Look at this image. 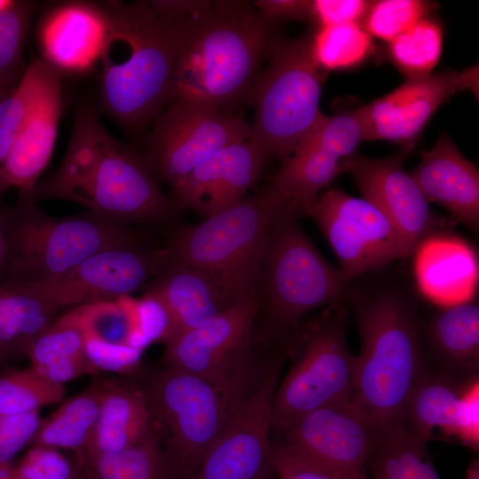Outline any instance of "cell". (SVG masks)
Masks as SVG:
<instances>
[{
    "mask_svg": "<svg viewBox=\"0 0 479 479\" xmlns=\"http://www.w3.org/2000/svg\"><path fill=\"white\" fill-rule=\"evenodd\" d=\"M27 197L70 201L125 225L166 224L179 210L161 191L144 156L115 139L90 106L76 110L59 167Z\"/></svg>",
    "mask_w": 479,
    "mask_h": 479,
    "instance_id": "6da1fadb",
    "label": "cell"
},
{
    "mask_svg": "<svg viewBox=\"0 0 479 479\" xmlns=\"http://www.w3.org/2000/svg\"><path fill=\"white\" fill-rule=\"evenodd\" d=\"M345 302L356 318L355 397L379 436L402 425L407 401L429 368L423 326L404 292L390 284L349 285Z\"/></svg>",
    "mask_w": 479,
    "mask_h": 479,
    "instance_id": "7a4b0ae2",
    "label": "cell"
},
{
    "mask_svg": "<svg viewBox=\"0 0 479 479\" xmlns=\"http://www.w3.org/2000/svg\"><path fill=\"white\" fill-rule=\"evenodd\" d=\"M107 34L100 57V100L120 124L137 130L170 102L186 22L161 18L148 1L100 3Z\"/></svg>",
    "mask_w": 479,
    "mask_h": 479,
    "instance_id": "3957f363",
    "label": "cell"
},
{
    "mask_svg": "<svg viewBox=\"0 0 479 479\" xmlns=\"http://www.w3.org/2000/svg\"><path fill=\"white\" fill-rule=\"evenodd\" d=\"M278 38L246 1H212L182 35L171 98L219 108L249 96Z\"/></svg>",
    "mask_w": 479,
    "mask_h": 479,
    "instance_id": "277c9868",
    "label": "cell"
},
{
    "mask_svg": "<svg viewBox=\"0 0 479 479\" xmlns=\"http://www.w3.org/2000/svg\"><path fill=\"white\" fill-rule=\"evenodd\" d=\"M4 255L0 280L42 285L59 279L97 252L138 241L129 225L92 213L56 217L19 195L0 211Z\"/></svg>",
    "mask_w": 479,
    "mask_h": 479,
    "instance_id": "5b68a950",
    "label": "cell"
},
{
    "mask_svg": "<svg viewBox=\"0 0 479 479\" xmlns=\"http://www.w3.org/2000/svg\"><path fill=\"white\" fill-rule=\"evenodd\" d=\"M301 216L299 208L287 203L274 220L255 289L256 313L262 311L270 334L281 341L292 337L310 313L345 302L349 285L304 232Z\"/></svg>",
    "mask_w": 479,
    "mask_h": 479,
    "instance_id": "8992f818",
    "label": "cell"
},
{
    "mask_svg": "<svg viewBox=\"0 0 479 479\" xmlns=\"http://www.w3.org/2000/svg\"><path fill=\"white\" fill-rule=\"evenodd\" d=\"M289 203L271 187L177 230L166 246L172 256L208 276L235 302L255 295L266 237Z\"/></svg>",
    "mask_w": 479,
    "mask_h": 479,
    "instance_id": "52a82bcc",
    "label": "cell"
},
{
    "mask_svg": "<svg viewBox=\"0 0 479 479\" xmlns=\"http://www.w3.org/2000/svg\"><path fill=\"white\" fill-rule=\"evenodd\" d=\"M150 433L177 479H192L247 389L237 392L166 367L142 386Z\"/></svg>",
    "mask_w": 479,
    "mask_h": 479,
    "instance_id": "ba28073f",
    "label": "cell"
},
{
    "mask_svg": "<svg viewBox=\"0 0 479 479\" xmlns=\"http://www.w3.org/2000/svg\"><path fill=\"white\" fill-rule=\"evenodd\" d=\"M310 38L278 39L249 94L255 108L249 138L266 159L290 155L325 115L319 101L327 72L315 62Z\"/></svg>",
    "mask_w": 479,
    "mask_h": 479,
    "instance_id": "9c48e42d",
    "label": "cell"
},
{
    "mask_svg": "<svg viewBox=\"0 0 479 479\" xmlns=\"http://www.w3.org/2000/svg\"><path fill=\"white\" fill-rule=\"evenodd\" d=\"M349 310L332 304L296 334L294 360L278 384L271 431L319 407L355 397L356 356L347 338Z\"/></svg>",
    "mask_w": 479,
    "mask_h": 479,
    "instance_id": "30bf717a",
    "label": "cell"
},
{
    "mask_svg": "<svg viewBox=\"0 0 479 479\" xmlns=\"http://www.w3.org/2000/svg\"><path fill=\"white\" fill-rule=\"evenodd\" d=\"M290 348L255 371L245 395L192 479H270L273 397Z\"/></svg>",
    "mask_w": 479,
    "mask_h": 479,
    "instance_id": "8fae6325",
    "label": "cell"
},
{
    "mask_svg": "<svg viewBox=\"0 0 479 479\" xmlns=\"http://www.w3.org/2000/svg\"><path fill=\"white\" fill-rule=\"evenodd\" d=\"M311 217L334 251L346 283L411 255L392 223L372 203L341 189H327L302 210Z\"/></svg>",
    "mask_w": 479,
    "mask_h": 479,
    "instance_id": "7c38bea8",
    "label": "cell"
},
{
    "mask_svg": "<svg viewBox=\"0 0 479 479\" xmlns=\"http://www.w3.org/2000/svg\"><path fill=\"white\" fill-rule=\"evenodd\" d=\"M272 440L294 457L342 479H369L379 439L374 423L355 397L309 412L275 431Z\"/></svg>",
    "mask_w": 479,
    "mask_h": 479,
    "instance_id": "4fadbf2b",
    "label": "cell"
},
{
    "mask_svg": "<svg viewBox=\"0 0 479 479\" xmlns=\"http://www.w3.org/2000/svg\"><path fill=\"white\" fill-rule=\"evenodd\" d=\"M256 296L251 295L208 323L164 343L162 364L242 392L255 373L252 357Z\"/></svg>",
    "mask_w": 479,
    "mask_h": 479,
    "instance_id": "5bb4252c",
    "label": "cell"
},
{
    "mask_svg": "<svg viewBox=\"0 0 479 479\" xmlns=\"http://www.w3.org/2000/svg\"><path fill=\"white\" fill-rule=\"evenodd\" d=\"M250 136L251 125L222 108L174 99L158 115L144 158L156 179L172 186L215 152Z\"/></svg>",
    "mask_w": 479,
    "mask_h": 479,
    "instance_id": "9a60e30c",
    "label": "cell"
},
{
    "mask_svg": "<svg viewBox=\"0 0 479 479\" xmlns=\"http://www.w3.org/2000/svg\"><path fill=\"white\" fill-rule=\"evenodd\" d=\"M171 259L167 247L148 248L139 240L123 243L97 252L59 279L27 286L58 310L112 302L145 288Z\"/></svg>",
    "mask_w": 479,
    "mask_h": 479,
    "instance_id": "2e32d148",
    "label": "cell"
},
{
    "mask_svg": "<svg viewBox=\"0 0 479 479\" xmlns=\"http://www.w3.org/2000/svg\"><path fill=\"white\" fill-rule=\"evenodd\" d=\"M365 141L359 107L324 115L295 150L282 159L271 187L287 202L302 208L344 173L347 160Z\"/></svg>",
    "mask_w": 479,
    "mask_h": 479,
    "instance_id": "e0dca14e",
    "label": "cell"
},
{
    "mask_svg": "<svg viewBox=\"0 0 479 479\" xmlns=\"http://www.w3.org/2000/svg\"><path fill=\"white\" fill-rule=\"evenodd\" d=\"M478 67L409 78L373 102L359 106L365 140H386L411 152L436 111L452 95H478Z\"/></svg>",
    "mask_w": 479,
    "mask_h": 479,
    "instance_id": "ac0fdd59",
    "label": "cell"
},
{
    "mask_svg": "<svg viewBox=\"0 0 479 479\" xmlns=\"http://www.w3.org/2000/svg\"><path fill=\"white\" fill-rule=\"evenodd\" d=\"M409 152L373 159L354 154L344 164L362 198L375 206L396 227L411 254L426 236L445 228L410 173L404 169Z\"/></svg>",
    "mask_w": 479,
    "mask_h": 479,
    "instance_id": "d6986e66",
    "label": "cell"
},
{
    "mask_svg": "<svg viewBox=\"0 0 479 479\" xmlns=\"http://www.w3.org/2000/svg\"><path fill=\"white\" fill-rule=\"evenodd\" d=\"M266 160L250 138L230 144L173 185L170 199L178 209L210 216L244 198Z\"/></svg>",
    "mask_w": 479,
    "mask_h": 479,
    "instance_id": "ffe728a7",
    "label": "cell"
},
{
    "mask_svg": "<svg viewBox=\"0 0 479 479\" xmlns=\"http://www.w3.org/2000/svg\"><path fill=\"white\" fill-rule=\"evenodd\" d=\"M61 75L43 60L37 92L0 175V195L15 187L28 196L49 165L61 114Z\"/></svg>",
    "mask_w": 479,
    "mask_h": 479,
    "instance_id": "44dd1931",
    "label": "cell"
},
{
    "mask_svg": "<svg viewBox=\"0 0 479 479\" xmlns=\"http://www.w3.org/2000/svg\"><path fill=\"white\" fill-rule=\"evenodd\" d=\"M106 34L107 18L101 4H58L39 24L41 59L61 74H87L99 64Z\"/></svg>",
    "mask_w": 479,
    "mask_h": 479,
    "instance_id": "7402d4cb",
    "label": "cell"
},
{
    "mask_svg": "<svg viewBox=\"0 0 479 479\" xmlns=\"http://www.w3.org/2000/svg\"><path fill=\"white\" fill-rule=\"evenodd\" d=\"M412 271L420 294L438 307L476 297L478 255L466 240L446 228L423 238L413 248Z\"/></svg>",
    "mask_w": 479,
    "mask_h": 479,
    "instance_id": "603a6c76",
    "label": "cell"
},
{
    "mask_svg": "<svg viewBox=\"0 0 479 479\" xmlns=\"http://www.w3.org/2000/svg\"><path fill=\"white\" fill-rule=\"evenodd\" d=\"M428 202H435L473 232L479 229V172L452 140L443 134L422 152L410 173Z\"/></svg>",
    "mask_w": 479,
    "mask_h": 479,
    "instance_id": "cb8c5ba5",
    "label": "cell"
},
{
    "mask_svg": "<svg viewBox=\"0 0 479 479\" xmlns=\"http://www.w3.org/2000/svg\"><path fill=\"white\" fill-rule=\"evenodd\" d=\"M145 290L159 298L169 313L170 334L164 343L238 303L208 276L173 256Z\"/></svg>",
    "mask_w": 479,
    "mask_h": 479,
    "instance_id": "d4e9b609",
    "label": "cell"
},
{
    "mask_svg": "<svg viewBox=\"0 0 479 479\" xmlns=\"http://www.w3.org/2000/svg\"><path fill=\"white\" fill-rule=\"evenodd\" d=\"M150 434V414L142 386L121 379L104 380L98 420L90 441L77 461L120 452Z\"/></svg>",
    "mask_w": 479,
    "mask_h": 479,
    "instance_id": "484cf974",
    "label": "cell"
},
{
    "mask_svg": "<svg viewBox=\"0 0 479 479\" xmlns=\"http://www.w3.org/2000/svg\"><path fill=\"white\" fill-rule=\"evenodd\" d=\"M423 335L441 370L461 380L478 376L477 296L459 304L439 307L423 327Z\"/></svg>",
    "mask_w": 479,
    "mask_h": 479,
    "instance_id": "4316f807",
    "label": "cell"
},
{
    "mask_svg": "<svg viewBox=\"0 0 479 479\" xmlns=\"http://www.w3.org/2000/svg\"><path fill=\"white\" fill-rule=\"evenodd\" d=\"M58 310L30 287L0 280V363L27 357Z\"/></svg>",
    "mask_w": 479,
    "mask_h": 479,
    "instance_id": "83f0119b",
    "label": "cell"
},
{
    "mask_svg": "<svg viewBox=\"0 0 479 479\" xmlns=\"http://www.w3.org/2000/svg\"><path fill=\"white\" fill-rule=\"evenodd\" d=\"M469 380L429 367L407 401L402 426L427 444L434 439L436 429L452 437L458 402Z\"/></svg>",
    "mask_w": 479,
    "mask_h": 479,
    "instance_id": "f1b7e54d",
    "label": "cell"
},
{
    "mask_svg": "<svg viewBox=\"0 0 479 479\" xmlns=\"http://www.w3.org/2000/svg\"><path fill=\"white\" fill-rule=\"evenodd\" d=\"M103 390L104 380H98L64 399L54 412L41 419L29 446L68 451L78 461L90 441Z\"/></svg>",
    "mask_w": 479,
    "mask_h": 479,
    "instance_id": "f546056e",
    "label": "cell"
},
{
    "mask_svg": "<svg viewBox=\"0 0 479 479\" xmlns=\"http://www.w3.org/2000/svg\"><path fill=\"white\" fill-rule=\"evenodd\" d=\"M310 50L317 65L328 73L360 65L372 52L373 40L357 23L329 26L311 35Z\"/></svg>",
    "mask_w": 479,
    "mask_h": 479,
    "instance_id": "4dcf8cb0",
    "label": "cell"
},
{
    "mask_svg": "<svg viewBox=\"0 0 479 479\" xmlns=\"http://www.w3.org/2000/svg\"><path fill=\"white\" fill-rule=\"evenodd\" d=\"M65 385L51 383L32 367L0 373V414L20 415L39 412L65 399Z\"/></svg>",
    "mask_w": 479,
    "mask_h": 479,
    "instance_id": "1f68e13d",
    "label": "cell"
},
{
    "mask_svg": "<svg viewBox=\"0 0 479 479\" xmlns=\"http://www.w3.org/2000/svg\"><path fill=\"white\" fill-rule=\"evenodd\" d=\"M389 43V55L409 78L430 75L441 57L443 32L428 17Z\"/></svg>",
    "mask_w": 479,
    "mask_h": 479,
    "instance_id": "d6a6232c",
    "label": "cell"
},
{
    "mask_svg": "<svg viewBox=\"0 0 479 479\" xmlns=\"http://www.w3.org/2000/svg\"><path fill=\"white\" fill-rule=\"evenodd\" d=\"M85 332L75 307L57 318L34 342L27 357L33 368L59 365L85 357Z\"/></svg>",
    "mask_w": 479,
    "mask_h": 479,
    "instance_id": "836d02e7",
    "label": "cell"
},
{
    "mask_svg": "<svg viewBox=\"0 0 479 479\" xmlns=\"http://www.w3.org/2000/svg\"><path fill=\"white\" fill-rule=\"evenodd\" d=\"M35 3L14 1L0 13V86L12 89L23 77L24 45Z\"/></svg>",
    "mask_w": 479,
    "mask_h": 479,
    "instance_id": "e575fe53",
    "label": "cell"
},
{
    "mask_svg": "<svg viewBox=\"0 0 479 479\" xmlns=\"http://www.w3.org/2000/svg\"><path fill=\"white\" fill-rule=\"evenodd\" d=\"M43 60L34 59L20 82L0 100V175L40 83Z\"/></svg>",
    "mask_w": 479,
    "mask_h": 479,
    "instance_id": "d590c367",
    "label": "cell"
},
{
    "mask_svg": "<svg viewBox=\"0 0 479 479\" xmlns=\"http://www.w3.org/2000/svg\"><path fill=\"white\" fill-rule=\"evenodd\" d=\"M434 4L420 0H381L370 4L364 28L372 36L390 42L428 17Z\"/></svg>",
    "mask_w": 479,
    "mask_h": 479,
    "instance_id": "8d00e7d4",
    "label": "cell"
},
{
    "mask_svg": "<svg viewBox=\"0 0 479 479\" xmlns=\"http://www.w3.org/2000/svg\"><path fill=\"white\" fill-rule=\"evenodd\" d=\"M134 299L124 297L77 306L85 332L114 344H127L134 327Z\"/></svg>",
    "mask_w": 479,
    "mask_h": 479,
    "instance_id": "74e56055",
    "label": "cell"
},
{
    "mask_svg": "<svg viewBox=\"0 0 479 479\" xmlns=\"http://www.w3.org/2000/svg\"><path fill=\"white\" fill-rule=\"evenodd\" d=\"M12 467L17 479H83L74 456L43 446H29Z\"/></svg>",
    "mask_w": 479,
    "mask_h": 479,
    "instance_id": "f35d334b",
    "label": "cell"
},
{
    "mask_svg": "<svg viewBox=\"0 0 479 479\" xmlns=\"http://www.w3.org/2000/svg\"><path fill=\"white\" fill-rule=\"evenodd\" d=\"M141 353L127 344L109 343L85 332L84 354L97 373L130 374L138 367Z\"/></svg>",
    "mask_w": 479,
    "mask_h": 479,
    "instance_id": "ab89813d",
    "label": "cell"
},
{
    "mask_svg": "<svg viewBox=\"0 0 479 479\" xmlns=\"http://www.w3.org/2000/svg\"><path fill=\"white\" fill-rule=\"evenodd\" d=\"M39 412L20 415L0 414V464L12 465L26 446H29L41 421Z\"/></svg>",
    "mask_w": 479,
    "mask_h": 479,
    "instance_id": "60d3db41",
    "label": "cell"
},
{
    "mask_svg": "<svg viewBox=\"0 0 479 479\" xmlns=\"http://www.w3.org/2000/svg\"><path fill=\"white\" fill-rule=\"evenodd\" d=\"M452 436L465 446L478 452L479 448V380L466 383L456 409Z\"/></svg>",
    "mask_w": 479,
    "mask_h": 479,
    "instance_id": "b9f144b4",
    "label": "cell"
},
{
    "mask_svg": "<svg viewBox=\"0 0 479 479\" xmlns=\"http://www.w3.org/2000/svg\"><path fill=\"white\" fill-rule=\"evenodd\" d=\"M370 4L364 0H314L310 1V20L318 27L358 24L364 20Z\"/></svg>",
    "mask_w": 479,
    "mask_h": 479,
    "instance_id": "7bdbcfd3",
    "label": "cell"
},
{
    "mask_svg": "<svg viewBox=\"0 0 479 479\" xmlns=\"http://www.w3.org/2000/svg\"><path fill=\"white\" fill-rule=\"evenodd\" d=\"M271 463L274 475L279 479H342L294 457L272 440Z\"/></svg>",
    "mask_w": 479,
    "mask_h": 479,
    "instance_id": "ee69618b",
    "label": "cell"
},
{
    "mask_svg": "<svg viewBox=\"0 0 479 479\" xmlns=\"http://www.w3.org/2000/svg\"><path fill=\"white\" fill-rule=\"evenodd\" d=\"M258 14L270 25L279 20H310V1L258 0L252 2Z\"/></svg>",
    "mask_w": 479,
    "mask_h": 479,
    "instance_id": "f6af8a7d",
    "label": "cell"
},
{
    "mask_svg": "<svg viewBox=\"0 0 479 479\" xmlns=\"http://www.w3.org/2000/svg\"><path fill=\"white\" fill-rule=\"evenodd\" d=\"M148 3L161 18L169 21H182L208 10L212 1L156 0Z\"/></svg>",
    "mask_w": 479,
    "mask_h": 479,
    "instance_id": "bcb514c9",
    "label": "cell"
},
{
    "mask_svg": "<svg viewBox=\"0 0 479 479\" xmlns=\"http://www.w3.org/2000/svg\"><path fill=\"white\" fill-rule=\"evenodd\" d=\"M130 479H177L160 446L149 460Z\"/></svg>",
    "mask_w": 479,
    "mask_h": 479,
    "instance_id": "7dc6e473",
    "label": "cell"
},
{
    "mask_svg": "<svg viewBox=\"0 0 479 479\" xmlns=\"http://www.w3.org/2000/svg\"><path fill=\"white\" fill-rule=\"evenodd\" d=\"M466 479H479L478 458L473 459L469 463L466 472Z\"/></svg>",
    "mask_w": 479,
    "mask_h": 479,
    "instance_id": "c3c4849f",
    "label": "cell"
},
{
    "mask_svg": "<svg viewBox=\"0 0 479 479\" xmlns=\"http://www.w3.org/2000/svg\"><path fill=\"white\" fill-rule=\"evenodd\" d=\"M12 465L0 464V479H17L13 473Z\"/></svg>",
    "mask_w": 479,
    "mask_h": 479,
    "instance_id": "681fc988",
    "label": "cell"
},
{
    "mask_svg": "<svg viewBox=\"0 0 479 479\" xmlns=\"http://www.w3.org/2000/svg\"><path fill=\"white\" fill-rule=\"evenodd\" d=\"M4 232L0 219V270L2 267L3 260H4Z\"/></svg>",
    "mask_w": 479,
    "mask_h": 479,
    "instance_id": "f907efd6",
    "label": "cell"
},
{
    "mask_svg": "<svg viewBox=\"0 0 479 479\" xmlns=\"http://www.w3.org/2000/svg\"><path fill=\"white\" fill-rule=\"evenodd\" d=\"M12 2L13 0H0V13L6 10Z\"/></svg>",
    "mask_w": 479,
    "mask_h": 479,
    "instance_id": "816d5d0a",
    "label": "cell"
},
{
    "mask_svg": "<svg viewBox=\"0 0 479 479\" xmlns=\"http://www.w3.org/2000/svg\"><path fill=\"white\" fill-rule=\"evenodd\" d=\"M14 88V87H13ZM0 86V100L12 90Z\"/></svg>",
    "mask_w": 479,
    "mask_h": 479,
    "instance_id": "f5cc1de1",
    "label": "cell"
}]
</instances>
